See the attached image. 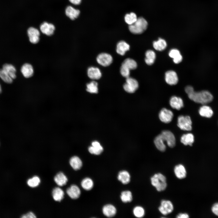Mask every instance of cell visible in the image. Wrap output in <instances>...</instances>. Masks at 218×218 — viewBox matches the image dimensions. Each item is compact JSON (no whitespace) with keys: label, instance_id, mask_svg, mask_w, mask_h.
<instances>
[{"label":"cell","instance_id":"cell-17","mask_svg":"<svg viewBox=\"0 0 218 218\" xmlns=\"http://www.w3.org/2000/svg\"><path fill=\"white\" fill-rule=\"evenodd\" d=\"M21 71L23 76L27 78L31 77L34 73L33 68L29 63L24 64L21 67Z\"/></svg>","mask_w":218,"mask_h":218},{"label":"cell","instance_id":"cell-10","mask_svg":"<svg viewBox=\"0 0 218 218\" xmlns=\"http://www.w3.org/2000/svg\"><path fill=\"white\" fill-rule=\"evenodd\" d=\"M173 116L172 112L166 108H162L159 114V117L160 120L163 122L168 123L170 122Z\"/></svg>","mask_w":218,"mask_h":218},{"label":"cell","instance_id":"cell-1","mask_svg":"<svg viewBox=\"0 0 218 218\" xmlns=\"http://www.w3.org/2000/svg\"><path fill=\"white\" fill-rule=\"evenodd\" d=\"M185 91L189 98L197 103L206 104L211 102L213 99L212 94L207 90L195 91L192 86L188 85L186 87Z\"/></svg>","mask_w":218,"mask_h":218},{"label":"cell","instance_id":"cell-26","mask_svg":"<svg viewBox=\"0 0 218 218\" xmlns=\"http://www.w3.org/2000/svg\"><path fill=\"white\" fill-rule=\"evenodd\" d=\"M180 141L185 145L191 146L194 141V136L192 134L190 133L184 134L181 137Z\"/></svg>","mask_w":218,"mask_h":218},{"label":"cell","instance_id":"cell-18","mask_svg":"<svg viewBox=\"0 0 218 218\" xmlns=\"http://www.w3.org/2000/svg\"><path fill=\"white\" fill-rule=\"evenodd\" d=\"M103 150V148L100 143L97 141H94L92 143V146L88 148V151L91 154L96 155L100 154Z\"/></svg>","mask_w":218,"mask_h":218},{"label":"cell","instance_id":"cell-9","mask_svg":"<svg viewBox=\"0 0 218 218\" xmlns=\"http://www.w3.org/2000/svg\"><path fill=\"white\" fill-rule=\"evenodd\" d=\"M27 34L29 41L33 44L37 43L39 41L40 33L36 28L31 27L27 30Z\"/></svg>","mask_w":218,"mask_h":218},{"label":"cell","instance_id":"cell-41","mask_svg":"<svg viewBox=\"0 0 218 218\" xmlns=\"http://www.w3.org/2000/svg\"><path fill=\"white\" fill-rule=\"evenodd\" d=\"M130 70L124 65L121 64L120 71L121 75L123 77L126 78L129 77L130 74Z\"/></svg>","mask_w":218,"mask_h":218},{"label":"cell","instance_id":"cell-46","mask_svg":"<svg viewBox=\"0 0 218 218\" xmlns=\"http://www.w3.org/2000/svg\"><path fill=\"white\" fill-rule=\"evenodd\" d=\"M2 89L1 85L0 84V94L2 92Z\"/></svg>","mask_w":218,"mask_h":218},{"label":"cell","instance_id":"cell-37","mask_svg":"<svg viewBox=\"0 0 218 218\" xmlns=\"http://www.w3.org/2000/svg\"><path fill=\"white\" fill-rule=\"evenodd\" d=\"M121 198L124 203L131 202L132 200V196L131 192L128 190L122 192L121 193Z\"/></svg>","mask_w":218,"mask_h":218},{"label":"cell","instance_id":"cell-29","mask_svg":"<svg viewBox=\"0 0 218 218\" xmlns=\"http://www.w3.org/2000/svg\"><path fill=\"white\" fill-rule=\"evenodd\" d=\"M154 142L156 147L159 150L162 152L165 151L166 146L160 134L156 137Z\"/></svg>","mask_w":218,"mask_h":218},{"label":"cell","instance_id":"cell-3","mask_svg":"<svg viewBox=\"0 0 218 218\" xmlns=\"http://www.w3.org/2000/svg\"><path fill=\"white\" fill-rule=\"evenodd\" d=\"M147 22L145 19L139 17L134 24L129 25V29L130 32L133 34H141L147 29Z\"/></svg>","mask_w":218,"mask_h":218},{"label":"cell","instance_id":"cell-36","mask_svg":"<svg viewBox=\"0 0 218 218\" xmlns=\"http://www.w3.org/2000/svg\"><path fill=\"white\" fill-rule=\"evenodd\" d=\"M137 19L136 14L134 12L126 14L124 17L125 22L129 25L134 24L137 21Z\"/></svg>","mask_w":218,"mask_h":218},{"label":"cell","instance_id":"cell-30","mask_svg":"<svg viewBox=\"0 0 218 218\" xmlns=\"http://www.w3.org/2000/svg\"><path fill=\"white\" fill-rule=\"evenodd\" d=\"M199 113L201 116L207 118L211 117L213 114L211 108L206 105L200 107Z\"/></svg>","mask_w":218,"mask_h":218},{"label":"cell","instance_id":"cell-2","mask_svg":"<svg viewBox=\"0 0 218 218\" xmlns=\"http://www.w3.org/2000/svg\"><path fill=\"white\" fill-rule=\"evenodd\" d=\"M150 180L152 185L158 191L164 190L167 187L166 178L164 175L160 173L154 174L151 178Z\"/></svg>","mask_w":218,"mask_h":218},{"label":"cell","instance_id":"cell-34","mask_svg":"<svg viewBox=\"0 0 218 218\" xmlns=\"http://www.w3.org/2000/svg\"><path fill=\"white\" fill-rule=\"evenodd\" d=\"M122 64L124 65L130 70L135 69L137 67V64L136 61L130 58H127L125 59L122 62Z\"/></svg>","mask_w":218,"mask_h":218},{"label":"cell","instance_id":"cell-44","mask_svg":"<svg viewBox=\"0 0 218 218\" xmlns=\"http://www.w3.org/2000/svg\"><path fill=\"white\" fill-rule=\"evenodd\" d=\"M177 218H188L189 217V215L187 213H180L176 216Z\"/></svg>","mask_w":218,"mask_h":218},{"label":"cell","instance_id":"cell-33","mask_svg":"<svg viewBox=\"0 0 218 218\" xmlns=\"http://www.w3.org/2000/svg\"><path fill=\"white\" fill-rule=\"evenodd\" d=\"M82 187L86 190H91L94 185L93 180L90 178L86 177L83 179L81 182Z\"/></svg>","mask_w":218,"mask_h":218},{"label":"cell","instance_id":"cell-12","mask_svg":"<svg viewBox=\"0 0 218 218\" xmlns=\"http://www.w3.org/2000/svg\"><path fill=\"white\" fill-rule=\"evenodd\" d=\"M165 80L166 83L170 85L177 84L178 79L176 73L173 71L170 70L165 74Z\"/></svg>","mask_w":218,"mask_h":218},{"label":"cell","instance_id":"cell-8","mask_svg":"<svg viewBox=\"0 0 218 218\" xmlns=\"http://www.w3.org/2000/svg\"><path fill=\"white\" fill-rule=\"evenodd\" d=\"M96 59L99 64L104 67L109 66L113 61L112 56L108 54L105 53L99 54L97 57Z\"/></svg>","mask_w":218,"mask_h":218},{"label":"cell","instance_id":"cell-24","mask_svg":"<svg viewBox=\"0 0 218 218\" xmlns=\"http://www.w3.org/2000/svg\"><path fill=\"white\" fill-rule=\"evenodd\" d=\"M69 163L72 167L75 170L80 169L82 166L81 160L77 156H74L71 157Z\"/></svg>","mask_w":218,"mask_h":218},{"label":"cell","instance_id":"cell-32","mask_svg":"<svg viewBox=\"0 0 218 218\" xmlns=\"http://www.w3.org/2000/svg\"><path fill=\"white\" fill-rule=\"evenodd\" d=\"M153 46L156 50L162 51L166 48L167 43L164 39L159 38L158 40L154 41Z\"/></svg>","mask_w":218,"mask_h":218},{"label":"cell","instance_id":"cell-42","mask_svg":"<svg viewBox=\"0 0 218 218\" xmlns=\"http://www.w3.org/2000/svg\"><path fill=\"white\" fill-rule=\"evenodd\" d=\"M21 217L22 218H36V216L33 213L30 212L26 214L22 215Z\"/></svg>","mask_w":218,"mask_h":218},{"label":"cell","instance_id":"cell-27","mask_svg":"<svg viewBox=\"0 0 218 218\" xmlns=\"http://www.w3.org/2000/svg\"><path fill=\"white\" fill-rule=\"evenodd\" d=\"M130 175L129 173L126 170L120 171L118 175L117 178L123 184H128L130 181Z\"/></svg>","mask_w":218,"mask_h":218},{"label":"cell","instance_id":"cell-45","mask_svg":"<svg viewBox=\"0 0 218 218\" xmlns=\"http://www.w3.org/2000/svg\"><path fill=\"white\" fill-rule=\"evenodd\" d=\"M69 1L72 4L74 5H78L81 2V0H69Z\"/></svg>","mask_w":218,"mask_h":218},{"label":"cell","instance_id":"cell-39","mask_svg":"<svg viewBox=\"0 0 218 218\" xmlns=\"http://www.w3.org/2000/svg\"><path fill=\"white\" fill-rule=\"evenodd\" d=\"M0 78L5 82L11 84L12 83L13 79L2 68L0 69Z\"/></svg>","mask_w":218,"mask_h":218},{"label":"cell","instance_id":"cell-7","mask_svg":"<svg viewBox=\"0 0 218 218\" xmlns=\"http://www.w3.org/2000/svg\"><path fill=\"white\" fill-rule=\"evenodd\" d=\"M158 210L162 214L166 215L173 211V205L170 200H163L161 202L160 205Z\"/></svg>","mask_w":218,"mask_h":218},{"label":"cell","instance_id":"cell-31","mask_svg":"<svg viewBox=\"0 0 218 218\" xmlns=\"http://www.w3.org/2000/svg\"><path fill=\"white\" fill-rule=\"evenodd\" d=\"M145 61L148 65H151L154 62L156 58L155 52L152 50H148L145 53Z\"/></svg>","mask_w":218,"mask_h":218},{"label":"cell","instance_id":"cell-25","mask_svg":"<svg viewBox=\"0 0 218 218\" xmlns=\"http://www.w3.org/2000/svg\"><path fill=\"white\" fill-rule=\"evenodd\" d=\"M64 193L63 190L59 187H56L52 191V196L55 201H61L64 198Z\"/></svg>","mask_w":218,"mask_h":218},{"label":"cell","instance_id":"cell-23","mask_svg":"<svg viewBox=\"0 0 218 218\" xmlns=\"http://www.w3.org/2000/svg\"><path fill=\"white\" fill-rule=\"evenodd\" d=\"M169 55L173 59V61L175 64H178L182 61V56L180 51L176 49H171L169 52Z\"/></svg>","mask_w":218,"mask_h":218},{"label":"cell","instance_id":"cell-14","mask_svg":"<svg viewBox=\"0 0 218 218\" xmlns=\"http://www.w3.org/2000/svg\"><path fill=\"white\" fill-rule=\"evenodd\" d=\"M80 11L73 7L69 5L65 9V14L66 16L71 20H74L77 18L79 16Z\"/></svg>","mask_w":218,"mask_h":218},{"label":"cell","instance_id":"cell-43","mask_svg":"<svg viewBox=\"0 0 218 218\" xmlns=\"http://www.w3.org/2000/svg\"><path fill=\"white\" fill-rule=\"evenodd\" d=\"M213 212L216 215L218 216V203L214 204L212 208Z\"/></svg>","mask_w":218,"mask_h":218},{"label":"cell","instance_id":"cell-35","mask_svg":"<svg viewBox=\"0 0 218 218\" xmlns=\"http://www.w3.org/2000/svg\"><path fill=\"white\" fill-rule=\"evenodd\" d=\"M98 84L94 81H92L86 85L87 91L91 93H97L98 92Z\"/></svg>","mask_w":218,"mask_h":218},{"label":"cell","instance_id":"cell-16","mask_svg":"<svg viewBox=\"0 0 218 218\" xmlns=\"http://www.w3.org/2000/svg\"><path fill=\"white\" fill-rule=\"evenodd\" d=\"M87 74L88 77L93 80L99 79L101 77V73L100 70L96 67H89L88 69Z\"/></svg>","mask_w":218,"mask_h":218},{"label":"cell","instance_id":"cell-28","mask_svg":"<svg viewBox=\"0 0 218 218\" xmlns=\"http://www.w3.org/2000/svg\"><path fill=\"white\" fill-rule=\"evenodd\" d=\"M13 79L16 78V69L12 64H5L2 66V68Z\"/></svg>","mask_w":218,"mask_h":218},{"label":"cell","instance_id":"cell-13","mask_svg":"<svg viewBox=\"0 0 218 218\" xmlns=\"http://www.w3.org/2000/svg\"><path fill=\"white\" fill-rule=\"evenodd\" d=\"M66 193L68 196L72 199H77L79 197L81 190L77 185L73 184L67 189Z\"/></svg>","mask_w":218,"mask_h":218},{"label":"cell","instance_id":"cell-5","mask_svg":"<svg viewBox=\"0 0 218 218\" xmlns=\"http://www.w3.org/2000/svg\"><path fill=\"white\" fill-rule=\"evenodd\" d=\"M138 83L135 79L128 77L126 78V83L123 88L127 92L132 93L134 92L138 88Z\"/></svg>","mask_w":218,"mask_h":218},{"label":"cell","instance_id":"cell-38","mask_svg":"<svg viewBox=\"0 0 218 218\" xmlns=\"http://www.w3.org/2000/svg\"><path fill=\"white\" fill-rule=\"evenodd\" d=\"M40 179L36 176L28 179L27 181V184L30 187L34 188L38 186L40 183Z\"/></svg>","mask_w":218,"mask_h":218},{"label":"cell","instance_id":"cell-20","mask_svg":"<svg viewBox=\"0 0 218 218\" xmlns=\"http://www.w3.org/2000/svg\"><path fill=\"white\" fill-rule=\"evenodd\" d=\"M102 212L104 215L108 217L114 216L116 213V209L113 205L109 204L104 206Z\"/></svg>","mask_w":218,"mask_h":218},{"label":"cell","instance_id":"cell-22","mask_svg":"<svg viewBox=\"0 0 218 218\" xmlns=\"http://www.w3.org/2000/svg\"><path fill=\"white\" fill-rule=\"evenodd\" d=\"M55 183L59 186H62L66 184L68 179L66 175L60 172L56 174L54 177Z\"/></svg>","mask_w":218,"mask_h":218},{"label":"cell","instance_id":"cell-40","mask_svg":"<svg viewBox=\"0 0 218 218\" xmlns=\"http://www.w3.org/2000/svg\"><path fill=\"white\" fill-rule=\"evenodd\" d=\"M133 213L137 217L141 218L144 215L145 211L144 208L140 206H136L133 210Z\"/></svg>","mask_w":218,"mask_h":218},{"label":"cell","instance_id":"cell-15","mask_svg":"<svg viewBox=\"0 0 218 218\" xmlns=\"http://www.w3.org/2000/svg\"><path fill=\"white\" fill-rule=\"evenodd\" d=\"M170 104L172 108L177 110H180L183 107L182 99L180 97L176 96H172L170 98Z\"/></svg>","mask_w":218,"mask_h":218},{"label":"cell","instance_id":"cell-4","mask_svg":"<svg viewBox=\"0 0 218 218\" xmlns=\"http://www.w3.org/2000/svg\"><path fill=\"white\" fill-rule=\"evenodd\" d=\"M192 124V121L189 116L180 115L177 118V126L182 130H191Z\"/></svg>","mask_w":218,"mask_h":218},{"label":"cell","instance_id":"cell-11","mask_svg":"<svg viewBox=\"0 0 218 218\" xmlns=\"http://www.w3.org/2000/svg\"><path fill=\"white\" fill-rule=\"evenodd\" d=\"M40 29L43 34L50 36L53 34L55 28L53 24L45 21L40 25Z\"/></svg>","mask_w":218,"mask_h":218},{"label":"cell","instance_id":"cell-21","mask_svg":"<svg viewBox=\"0 0 218 218\" xmlns=\"http://www.w3.org/2000/svg\"><path fill=\"white\" fill-rule=\"evenodd\" d=\"M130 46L128 44L124 41H121L117 45V53L121 55H124L126 52L130 49Z\"/></svg>","mask_w":218,"mask_h":218},{"label":"cell","instance_id":"cell-19","mask_svg":"<svg viewBox=\"0 0 218 218\" xmlns=\"http://www.w3.org/2000/svg\"><path fill=\"white\" fill-rule=\"evenodd\" d=\"M174 170L176 177L178 179H183L186 176V170L184 166L182 164H179L176 166Z\"/></svg>","mask_w":218,"mask_h":218},{"label":"cell","instance_id":"cell-6","mask_svg":"<svg viewBox=\"0 0 218 218\" xmlns=\"http://www.w3.org/2000/svg\"><path fill=\"white\" fill-rule=\"evenodd\" d=\"M160 134L164 141L166 142L169 147L172 148L175 146L176 144L175 138L172 132L168 130H164Z\"/></svg>","mask_w":218,"mask_h":218}]
</instances>
